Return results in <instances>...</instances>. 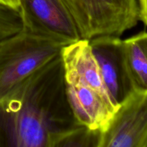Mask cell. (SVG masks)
Masks as SVG:
<instances>
[{
	"mask_svg": "<svg viewBox=\"0 0 147 147\" xmlns=\"http://www.w3.org/2000/svg\"><path fill=\"white\" fill-rule=\"evenodd\" d=\"M78 125L60 55L0 100V146L54 147Z\"/></svg>",
	"mask_w": 147,
	"mask_h": 147,
	"instance_id": "6da1fadb",
	"label": "cell"
},
{
	"mask_svg": "<svg viewBox=\"0 0 147 147\" xmlns=\"http://www.w3.org/2000/svg\"><path fill=\"white\" fill-rule=\"evenodd\" d=\"M64 46L24 30L0 40V100L58 57Z\"/></svg>",
	"mask_w": 147,
	"mask_h": 147,
	"instance_id": "7a4b0ae2",
	"label": "cell"
},
{
	"mask_svg": "<svg viewBox=\"0 0 147 147\" xmlns=\"http://www.w3.org/2000/svg\"><path fill=\"white\" fill-rule=\"evenodd\" d=\"M81 39L100 36L121 37L137 25V0H63Z\"/></svg>",
	"mask_w": 147,
	"mask_h": 147,
	"instance_id": "3957f363",
	"label": "cell"
},
{
	"mask_svg": "<svg viewBox=\"0 0 147 147\" xmlns=\"http://www.w3.org/2000/svg\"><path fill=\"white\" fill-rule=\"evenodd\" d=\"M23 30L64 45L81 39L63 0H20Z\"/></svg>",
	"mask_w": 147,
	"mask_h": 147,
	"instance_id": "277c9868",
	"label": "cell"
},
{
	"mask_svg": "<svg viewBox=\"0 0 147 147\" xmlns=\"http://www.w3.org/2000/svg\"><path fill=\"white\" fill-rule=\"evenodd\" d=\"M99 147H147V91H134L116 109Z\"/></svg>",
	"mask_w": 147,
	"mask_h": 147,
	"instance_id": "5b68a950",
	"label": "cell"
},
{
	"mask_svg": "<svg viewBox=\"0 0 147 147\" xmlns=\"http://www.w3.org/2000/svg\"><path fill=\"white\" fill-rule=\"evenodd\" d=\"M89 41L108 91L119 107L135 91L125 60L123 40L116 36H100Z\"/></svg>",
	"mask_w": 147,
	"mask_h": 147,
	"instance_id": "8992f818",
	"label": "cell"
},
{
	"mask_svg": "<svg viewBox=\"0 0 147 147\" xmlns=\"http://www.w3.org/2000/svg\"><path fill=\"white\" fill-rule=\"evenodd\" d=\"M65 87L70 109L78 123L93 130L104 131L117 106L88 86L65 82Z\"/></svg>",
	"mask_w": 147,
	"mask_h": 147,
	"instance_id": "52a82bcc",
	"label": "cell"
},
{
	"mask_svg": "<svg viewBox=\"0 0 147 147\" xmlns=\"http://www.w3.org/2000/svg\"><path fill=\"white\" fill-rule=\"evenodd\" d=\"M60 56L66 83H78L88 86L112 100L92 51L89 40L80 39L65 45L62 49Z\"/></svg>",
	"mask_w": 147,
	"mask_h": 147,
	"instance_id": "ba28073f",
	"label": "cell"
},
{
	"mask_svg": "<svg viewBox=\"0 0 147 147\" xmlns=\"http://www.w3.org/2000/svg\"><path fill=\"white\" fill-rule=\"evenodd\" d=\"M128 72L134 90L147 91V32L123 40Z\"/></svg>",
	"mask_w": 147,
	"mask_h": 147,
	"instance_id": "9c48e42d",
	"label": "cell"
},
{
	"mask_svg": "<svg viewBox=\"0 0 147 147\" xmlns=\"http://www.w3.org/2000/svg\"><path fill=\"white\" fill-rule=\"evenodd\" d=\"M101 133L80 124L64 134L54 147H99Z\"/></svg>",
	"mask_w": 147,
	"mask_h": 147,
	"instance_id": "30bf717a",
	"label": "cell"
},
{
	"mask_svg": "<svg viewBox=\"0 0 147 147\" xmlns=\"http://www.w3.org/2000/svg\"><path fill=\"white\" fill-rule=\"evenodd\" d=\"M22 30V20L19 9L0 3V40Z\"/></svg>",
	"mask_w": 147,
	"mask_h": 147,
	"instance_id": "8fae6325",
	"label": "cell"
},
{
	"mask_svg": "<svg viewBox=\"0 0 147 147\" xmlns=\"http://www.w3.org/2000/svg\"><path fill=\"white\" fill-rule=\"evenodd\" d=\"M139 9V19L147 27V0H137Z\"/></svg>",
	"mask_w": 147,
	"mask_h": 147,
	"instance_id": "7c38bea8",
	"label": "cell"
},
{
	"mask_svg": "<svg viewBox=\"0 0 147 147\" xmlns=\"http://www.w3.org/2000/svg\"><path fill=\"white\" fill-rule=\"evenodd\" d=\"M0 3L5 4V5L10 6L14 8L19 9L20 0H0Z\"/></svg>",
	"mask_w": 147,
	"mask_h": 147,
	"instance_id": "4fadbf2b",
	"label": "cell"
}]
</instances>
